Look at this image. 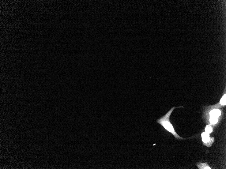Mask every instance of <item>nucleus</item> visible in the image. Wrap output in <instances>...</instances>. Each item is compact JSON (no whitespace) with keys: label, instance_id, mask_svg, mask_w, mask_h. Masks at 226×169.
I'll use <instances>...</instances> for the list:
<instances>
[{"label":"nucleus","instance_id":"f257e3e1","mask_svg":"<svg viewBox=\"0 0 226 169\" xmlns=\"http://www.w3.org/2000/svg\"><path fill=\"white\" fill-rule=\"evenodd\" d=\"M183 108V106L179 107H173L170 110L168 111L166 114H165L162 117L157 120V122L163 126L164 129L166 130L169 132L171 133L177 139L180 140H186L187 139L191 138H183L180 136L176 133L174 127L170 121V117L173 110L177 108Z\"/></svg>","mask_w":226,"mask_h":169},{"label":"nucleus","instance_id":"f03ea898","mask_svg":"<svg viewBox=\"0 0 226 169\" xmlns=\"http://www.w3.org/2000/svg\"><path fill=\"white\" fill-rule=\"evenodd\" d=\"M226 88L225 90L224 93L223 97L220 101L219 102L215 105L213 106H205L203 108V119L206 123L207 118L208 117L209 112L211 110L216 109H219L226 106Z\"/></svg>","mask_w":226,"mask_h":169},{"label":"nucleus","instance_id":"7ed1b4c3","mask_svg":"<svg viewBox=\"0 0 226 169\" xmlns=\"http://www.w3.org/2000/svg\"><path fill=\"white\" fill-rule=\"evenodd\" d=\"M202 141L203 144L208 147L211 146L214 141V137H210L209 134L205 132H203L201 134Z\"/></svg>","mask_w":226,"mask_h":169},{"label":"nucleus","instance_id":"20e7f679","mask_svg":"<svg viewBox=\"0 0 226 169\" xmlns=\"http://www.w3.org/2000/svg\"><path fill=\"white\" fill-rule=\"evenodd\" d=\"M222 110L219 109H216L211 110L209 113L208 118H207L206 123L210 124L209 119L210 117H216L221 119Z\"/></svg>","mask_w":226,"mask_h":169},{"label":"nucleus","instance_id":"39448f33","mask_svg":"<svg viewBox=\"0 0 226 169\" xmlns=\"http://www.w3.org/2000/svg\"><path fill=\"white\" fill-rule=\"evenodd\" d=\"M196 165H197L199 169H211L208 164L207 163H197Z\"/></svg>","mask_w":226,"mask_h":169},{"label":"nucleus","instance_id":"423d86ee","mask_svg":"<svg viewBox=\"0 0 226 169\" xmlns=\"http://www.w3.org/2000/svg\"><path fill=\"white\" fill-rule=\"evenodd\" d=\"M221 119L216 117H210L209 119L210 124L213 127V126L216 125Z\"/></svg>","mask_w":226,"mask_h":169},{"label":"nucleus","instance_id":"0eeeda50","mask_svg":"<svg viewBox=\"0 0 226 169\" xmlns=\"http://www.w3.org/2000/svg\"><path fill=\"white\" fill-rule=\"evenodd\" d=\"M212 126L210 124H208L206 126L205 128V132L209 134L211 133L213 131Z\"/></svg>","mask_w":226,"mask_h":169}]
</instances>
